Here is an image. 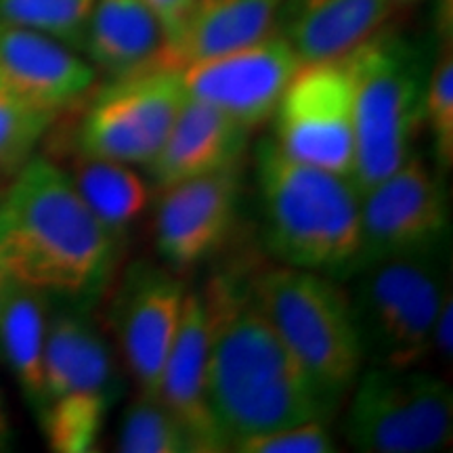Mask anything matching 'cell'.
<instances>
[{
    "label": "cell",
    "mask_w": 453,
    "mask_h": 453,
    "mask_svg": "<svg viewBox=\"0 0 453 453\" xmlns=\"http://www.w3.org/2000/svg\"><path fill=\"white\" fill-rule=\"evenodd\" d=\"M208 317V403L220 439L332 420L340 401L313 380L260 313L246 281L214 277L202 292Z\"/></svg>",
    "instance_id": "cell-1"
},
{
    "label": "cell",
    "mask_w": 453,
    "mask_h": 453,
    "mask_svg": "<svg viewBox=\"0 0 453 453\" xmlns=\"http://www.w3.org/2000/svg\"><path fill=\"white\" fill-rule=\"evenodd\" d=\"M118 240L47 156L30 157L0 194V269L49 298L97 294L116 265Z\"/></svg>",
    "instance_id": "cell-2"
},
{
    "label": "cell",
    "mask_w": 453,
    "mask_h": 453,
    "mask_svg": "<svg viewBox=\"0 0 453 453\" xmlns=\"http://www.w3.org/2000/svg\"><path fill=\"white\" fill-rule=\"evenodd\" d=\"M265 246L288 267L349 280L361 252V194L353 179L292 160L273 139L254 154Z\"/></svg>",
    "instance_id": "cell-3"
},
{
    "label": "cell",
    "mask_w": 453,
    "mask_h": 453,
    "mask_svg": "<svg viewBox=\"0 0 453 453\" xmlns=\"http://www.w3.org/2000/svg\"><path fill=\"white\" fill-rule=\"evenodd\" d=\"M353 82L355 164L359 194L411 157L424 130V97L433 59L418 38L382 26L342 55Z\"/></svg>",
    "instance_id": "cell-4"
},
{
    "label": "cell",
    "mask_w": 453,
    "mask_h": 453,
    "mask_svg": "<svg viewBox=\"0 0 453 453\" xmlns=\"http://www.w3.org/2000/svg\"><path fill=\"white\" fill-rule=\"evenodd\" d=\"M246 286L254 304L304 370L342 403L365 361L349 294L340 281L280 263L257 271Z\"/></svg>",
    "instance_id": "cell-5"
},
{
    "label": "cell",
    "mask_w": 453,
    "mask_h": 453,
    "mask_svg": "<svg viewBox=\"0 0 453 453\" xmlns=\"http://www.w3.org/2000/svg\"><path fill=\"white\" fill-rule=\"evenodd\" d=\"M349 280L365 364L407 370L430 359L434 321L451 292L445 248L376 260Z\"/></svg>",
    "instance_id": "cell-6"
},
{
    "label": "cell",
    "mask_w": 453,
    "mask_h": 453,
    "mask_svg": "<svg viewBox=\"0 0 453 453\" xmlns=\"http://www.w3.org/2000/svg\"><path fill=\"white\" fill-rule=\"evenodd\" d=\"M344 437L364 453H437L453 439V395L420 367L370 365L353 384Z\"/></svg>",
    "instance_id": "cell-7"
},
{
    "label": "cell",
    "mask_w": 453,
    "mask_h": 453,
    "mask_svg": "<svg viewBox=\"0 0 453 453\" xmlns=\"http://www.w3.org/2000/svg\"><path fill=\"white\" fill-rule=\"evenodd\" d=\"M187 93L180 72L154 64L110 78L78 120L73 147L122 164H150L177 120Z\"/></svg>",
    "instance_id": "cell-8"
},
{
    "label": "cell",
    "mask_w": 453,
    "mask_h": 453,
    "mask_svg": "<svg viewBox=\"0 0 453 453\" xmlns=\"http://www.w3.org/2000/svg\"><path fill=\"white\" fill-rule=\"evenodd\" d=\"M271 118L273 141L292 160L353 174V82L342 57L300 64Z\"/></svg>",
    "instance_id": "cell-9"
},
{
    "label": "cell",
    "mask_w": 453,
    "mask_h": 453,
    "mask_svg": "<svg viewBox=\"0 0 453 453\" xmlns=\"http://www.w3.org/2000/svg\"><path fill=\"white\" fill-rule=\"evenodd\" d=\"M445 173L413 154L361 194L359 271L382 258L441 250L449 237Z\"/></svg>",
    "instance_id": "cell-10"
},
{
    "label": "cell",
    "mask_w": 453,
    "mask_h": 453,
    "mask_svg": "<svg viewBox=\"0 0 453 453\" xmlns=\"http://www.w3.org/2000/svg\"><path fill=\"white\" fill-rule=\"evenodd\" d=\"M303 61L280 30L229 53L185 65L187 97L217 107L254 130L271 120L283 90Z\"/></svg>",
    "instance_id": "cell-11"
},
{
    "label": "cell",
    "mask_w": 453,
    "mask_h": 453,
    "mask_svg": "<svg viewBox=\"0 0 453 453\" xmlns=\"http://www.w3.org/2000/svg\"><path fill=\"white\" fill-rule=\"evenodd\" d=\"M242 162L164 187L156 208V250L173 271H187L223 246L237 217Z\"/></svg>",
    "instance_id": "cell-12"
},
{
    "label": "cell",
    "mask_w": 453,
    "mask_h": 453,
    "mask_svg": "<svg viewBox=\"0 0 453 453\" xmlns=\"http://www.w3.org/2000/svg\"><path fill=\"white\" fill-rule=\"evenodd\" d=\"M185 283L156 267L130 271L111 309V324L141 395L156 396L177 338Z\"/></svg>",
    "instance_id": "cell-13"
},
{
    "label": "cell",
    "mask_w": 453,
    "mask_h": 453,
    "mask_svg": "<svg viewBox=\"0 0 453 453\" xmlns=\"http://www.w3.org/2000/svg\"><path fill=\"white\" fill-rule=\"evenodd\" d=\"M97 70L47 34L0 21V84L41 110L64 113L81 104Z\"/></svg>",
    "instance_id": "cell-14"
},
{
    "label": "cell",
    "mask_w": 453,
    "mask_h": 453,
    "mask_svg": "<svg viewBox=\"0 0 453 453\" xmlns=\"http://www.w3.org/2000/svg\"><path fill=\"white\" fill-rule=\"evenodd\" d=\"M208 317L202 292H187L177 338L164 364L156 396L183 424L191 451H226L206 388Z\"/></svg>",
    "instance_id": "cell-15"
},
{
    "label": "cell",
    "mask_w": 453,
    "mask_h": 453,
    "mask_svg": "<svg viewBox=\"0 0 453 453\" xmlns=\"http://www.w3.org/2000/svg\"><path fill=\"white\" fill-rule=\"evenodd\" d=\"M250 133L217 107L187 97L147 168L157 189L217 173L243 160Z\"/></svg>",
    "instance_id": "cell-16"
},
{
    "label": "cell",
    "mask_w": 453,
    "mask_h": 453,
    "mask_svg": "<svg viewBox=\"0 0 453 453\" xmlns=\"http://www.w3.org/2000/svg\"><path fill=\"white\" fill-rule=\"evenodd\" d=\"M70 395L111 401L118 396V376L107 342L93 321L76 309L49 315L41 407Z\"/></svg>",
    "instance_id": "cell-17"
},
{
    "label": "cell",
    "mask_w": 453,
    "mask_h": 453,
    "mask_svg": "<svg viewBox=\"0 0 453 453\" xmlns=\"http://www.w3.org/2000/svg\"><path fill=\"white\" fill-rule=\"evenodd\" d=\"M390 13L388 0H286L277 30L311 64L347 55L387 26Z\"/></svg>",
    "instance_id": "cell-18"
},
{
    "label": "cell",
    "mask_w": 453,
    "mask_h": 453,
    "mask_svg": "<svg viewBox=\"0 0 453 453\" xmlns=\"http://www.w3.org/2000/svg\"><path fill=\"white\" fill-rule=\"evenodd\" d=\"M286 0H197L183 32L164 44L157 64L183 70L196 61L242 49L277 30Z\"/></svg>",
    "instance_id": "cell-19"
},
{
    "label": "cell",
    "mask_w": 453,
    "mask_h": 453,
    "mask_svg": "<svg viewBox=\"0 0 453 453\" xmlns=\"http://www.w3.org/2000/svg\"><path fill=\"white\" fill-rule=\"evenodd\" d=\"M164 44L160 21L145 0H95L82 53L95 70L120 78L157 64Z\"/></svg>",
    "instance_id": "cell-20"
},
{
    "label": "cell",
    "mask_w": 453,
    "mask_h": 453,
    "mask_svg": "<svg viewBox=\"0 0 453 453\" xmlns=\"http://www.w3.org/2000/svg\"><path fill=\"white\" fill-rule=\"evenodd\" d=\"M53 156L61 157L53 162L65 170L88 211L113 235L122 237L145 212L150 187L130 164L87 156L73 145H53Z\"/></svg>",
    "instance_id": "cell-21"
},
{
    "label": "cell",
    "mask_w": 453,
    "mask_h": 453,
    "mask_svg": "<svg viewBox=\"0 0 453 453\" xmlns=\"http://www.w3.org/2000/svg\"><path fill=\"white\" fill-rule=\"evenodd\" d=\"M49 296L13 281L0 313V357L34 413L42 403Z\"/></svg>",
    "instance_id": "cell-22"
},
{
    "label": "cell",
    "mask_w": 453,
    "mask_h": 453,
    "mask_svg": "<svg viewBox=\"0 0 453 453\" xmlns=\"http://www.w3.org/2000/svg\"><path fill=\"white\" fill-rule=\"evenodd\" d=\"M113 401L105 396H59L36 413L49 449L57 453H88L97 449L107 411Z\"/></svg>",
    "instance_id": "cell-23"
},
{
    "label": "cell",
    "mask_w": 453,
    "mask_h": 453,
    "mask_svg": "<svg viewBox=\"0 0 453 453\" xmlns=\"http://www.w3.org/2000/svg\"><path fill=\"white\" fill-rule=\"evenodd\" d=\"M93 4L95 0H0V21L47 34L82 53Z\"/></svg>",
    "instance_id": "cell-24"
},
{
    "label": "cell",
    "mask_w": 453,
    "mask_h": 453,
    "mask_svg": "<svg viewBox=\"0 0 453 453\" xmlns=\"http://www.w3.org/2000/svg\"><path fill=\"white\" fill-rule=\"evenodd\" d=\"M122 453H185L191 451L183 424L157 396L141 395L128 405L118 430Z\"/></svg>",
    "instance_id": "cell-25"
},
{
    "label": "cell",
    "mask_w": 453,
    "mask_h": 453,
    "mask_svg": "<svg viewBox=\"0 0 453 453\" xmlns=\"http://www.w3.org/2000/svg\"><path fill=\"white\" fill-rule=\"evenodd\" d=\"M59 113L34 107L0 84V180H9L49 134Z\"/></svg>",
    "instance_id": "cell-26"
},
{
    "label": "cell",
    "mask_w": 453,
    "mask_h": 453,
    "mask_svg": "<svg viewBox=\"0 0 453 453\" xmlns=\"http://www.w3.org/2000/svg\"><path fill=\"white\" fill-rule=\"evenodd\" d=\"M424 128L433 141L434 166L447 173L453 164V50L451 32L445 36V17H441V44L428 73Z\"/></svg>",
    "instance_id": "cell-27"
},
{
    "label": "cell",
    "mask_w": 453,
    "mask_h": 453,
    "mask_svg": "<svg viewBox=\"0 0 453 453\" xmlns=\"http://www.w3.org/2000/svg\"><path fill=\"white\" fill-rule=\"evenodd\" d=\"M336 439H334L327 422L311 420L292 424L267 433L250 434L235 441L229 451L240 453H334L336 451Z\"/></svg>",
    "instance_id": "cell-28"
},
{
    "label": "cell",
    "mask_w": 453,
    "mask_h": 453,
    "mask_svg": "<svg viewBox=\"0 0 453 453\" xmlns=\"http://www.w3.org/2000/svg\"><path fill=\"white\" fill-rule=\"evenodd\" d=\"M145 3L150 4V9L154 11L157 21H160L164 41L168 44L183 32L197 0H145Z\"/></svg>",
    "instance_id": "cell-29"
},
{
    "label": "cell",
    "mask_w": 453,
    "mask_h": 453,
    "mask_svg": "<svg viewBox=\"0 0 453 453\" xmlns=\"http://www.w3.org/2000/svg\"><path fill=\"white\" fill-rule=\"evenodd\" d=\"M441 365H451L453 357V296L447 294L443 304H441L437 321L433 327V340H430V359H434Z\"/></svg>",
    "instance_id": "cell-30"
},
{
    "label": "cell",
    "mask_w": 453,
    "mask_h": 453,
    "mask_svg": "<svg viewBox=\"0 0 453 453\" xmlns=\"http://www.w3.org/2000/svg\"><path fill=\"white\" fill-rule=\"evenodd\" d=\"M11 443H13V424H11L7 401L0 390V451L11 449Z\"/></svg>",
    "instance_id": "cell-31"
},
{
    "label": "cell",
    "mask_w": 453,
    "mask_h": 453,
    "mask_svg": "<svg viewBox=\"0 0 453 453\" xmlns=\"http://www.w3.org/2000/svg\"><path fill=\"white\" fill-rule=\"evenodd\" d=\"M13 280L4 273L3 269H0V313H3V307H4V300H7V294H9V288Z\"/></svg>",
    "instance_id": "cell-32"
},
{
    "label": "cell",
    "mask_w": 453,
    "mask_h": 453,
    "mask_svg": "<svg viewBox=\"0 0 453 453\" xmlns=\"http://www.w3.org/2000/svg\"><path fill=\"white\" fill-rule=\"evenodd\" d=\"M393 7H399V4H411V3H418V0H388Z\"/></svg>",
    "instance_id": "cell-33"
}]
</instances>
